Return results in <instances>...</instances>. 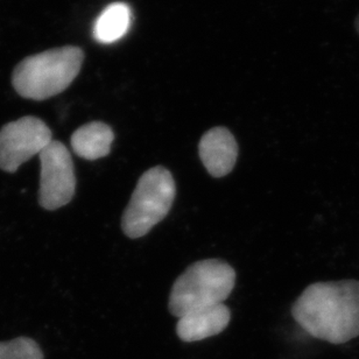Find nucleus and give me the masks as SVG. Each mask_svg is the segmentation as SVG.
Wrapping results in <instances>:
<instances>
[{"instance_id":"nucleus-1","label":"nucleus","mask_w":359,"mask_h":359,"mask_svg":"<svg viewBox=\"0 0 359 359\" xmlns=\"http://www.w3.org/2000/svg\"><path fill=\"white\" fill-rule=\"evenodd\" d=\"M292 315L315 339L349 342L359 336V281L313 283L297 297Z\"/></svg>"},{"instance_id":"nucleus-2","label":"nucleus","mask_w":359,"mask_h":359,"mask_svg":"<svg viewBox=\"0 0 359 359\" xmlns=\"http://www.w3.org/2000/svg\"><path fill=\"white\" fill-rule=\"evenodd\" d=\"M83 61V50L76 46L49 49L22 60L14 69L12 84L24 98L48 100L70 87Z\"/></svg>"},{"instance_id":"nucleus-3","label":"nucleus","mask_w":359,"mask_h":359,"mask_svg":"<svg viewBox=\"0 0 359 359\" xmlns=\"http://www.w3.org/2000/svg\"><path fill=\"white\" fill-rule=\"evenodd\" d=\"M235 283V269L225 262L207 259L194 263L174 283L170 311L181 318L190 311L223 304Z\"/></svg>"},{"instance_id":"nucleus-4","label":"nucleus","mask_w":359,"mask_h":359,"mask_svg":"<svg viewBox=\"0 0 359 359\" xmlns=\"http://www.w3.org/2000/svg\"><path fill=\"white\" fill-rule=\"evenodd\" d=\"M175 195L177 186L170 170L163 166L146 170L139 179L121 218L125 235L132 239L147 235L168 215Z\"/></svg>"},{"instance_id":"nucleus-5","label":"nucleus","mask_w":359,"mask_h":359,"mask_svg":"<svg viewBox=\"0 0 359 359\" xmlns=\"http://www.w3.org/2000/svg\"><path fill=\"white\" fill-rule=\"evenodd\" d=\"M39 203L46 210H56L73 200L76 177L73 158L61 142L53 140L40 154Z\"/></svg>"},{"instance_id":"nucleus-6","label":"nucleus","mask_w":359,"mask_h":359,"mask_svg":"<svg viewBox=\"0 0 359 359\" xmlns=\"http://www.w3.org/2000/svg\"><path fill=\"white\" fill-rule=\"evenodd\" d=\"M52 142L50 128L39 118L26 116L11 121L0 130V170L15 173Z\"/></svg>"},{"instance_id":"nucleus-7","label":"nucleus","mask_w":359,"mask_h":359,"mask_svg":"<svg viewBox=\"0 0 359 359\" xmlns=\"http://www.w3.org/2000/svg\"><path fill=\"white\" fill-rule=\"evenodd\" d=\"M198 154L211 177L228 175L238 158V144L228 128H211L204 133L198 145Z\"/></svg>"},{"instance_id":"nucleus-8","label":"nucleus","mask_w":359,"mask_h":359,"mask_svg":"<svg viewBox=\"0 0 359 359\" xmlns=\"http://www.w3.org/2000/svg\"><path fill=\"white\" fill-rule=\"evenodd\" d=\"M230 320L231 313L224 304L196 309L179 318L177 334L183 342H198L221 334Z\"/></svg>"},{"instance_id":"nucleus-9","label":"nucleus","mask_w":359,"mask_h":359,"mask_svg":"<svg viewBox=\"0 0 359 359\" xmlns=\"http://www.w3.org/2000/svg\"><path fill=\"white\" fill-rule=\"evenodd\" d=\"M114 140V133L109 125L103 121H91L77 128L70 142L77 156L95 161L110 154Z\"/></svg>"},{"instance_id":"nucleus-10","label":"nucleus","mask_w":359,"mask_h":359,"mask_svg":"<svg viewBox=\"0 0 359 359\" xmlns=\"http://www.w3.org/2000/svg\"><path fill=\"white\" fill-rule=\"evenodd\" d=\"M131 25V8L124 3L109 5L97 18L93 35L97 41L111 43L123 38Z\"/></svg>"},{"instance_id":"nucleus-11","label":"nucleus","mask_w":359,"mask_h":359,"mask_svg":"<svg viewBox=\"0 0 359 359\" xmlns=\"http://www.w3.org/2000/svg\"><path fill=\"white\" fill-rule=\"evenodd\" d=\"M0 359H43V353L34 339L18 337L0 342Z\"/></svg>"},{"instance_id":"nucleus-12","label":"nucleus","mask_w":359,"mask_h":359,"mask_svg":"<svg viewBox=\"0 0 359 359\" xmlns=\"http://www.w3.org/2000/svg\"><path fill=\"white\" fill-rule=\"evenodd\" d=\"M355 26H356V29H357V32H358V34H359V14H358V17H357L356 22H355Z\"/></svg>"}]
</instances>
